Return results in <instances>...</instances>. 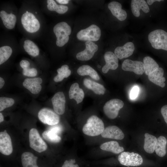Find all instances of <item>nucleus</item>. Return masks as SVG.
Wrapping results in <instances>:
<instances>
[{
	"mask_svg": "<svg viewBox=\"0 0 167 167\" xmlns=\"http://www.w3.org/2000/svg\"><path fill=\"white\" fill-rule=\"evenodd\" d=\"M4 121V117L2 113H0V122H2Z\"/></svg>",
	"mask_w": 167,
	"mask_h": 167,
	"instance_id": "79ce46f5",
	"label": "nucleus"
},
{
	"mask_svg": "<svg viewBox=\"0 0 167 167\" xmlns=\"http://www.w3.org/2000/svg\"><path fill=\"white\" fill-rule=\"evenodd\" d=\"M5 83L4 80L3 78L0 77V88L1 89L4 86Z\"/></svg>",
	"mask_w": 167,
	"mask_h": 167,
	"instance_id": "a19ab883",
	"label": "nucleus"
},
{
	"mask_svg": "<svg viewBox=\"0 0 167 167\" xmlns=\"http://www.w3.org/2000/svg\"><path fill=\"white\" fill-rule=\"evenodd\" d=\"M164 74L163 69L161 67H159L148 75V79L155 84L164 88L165 85V78L163 76Z\"/></svg>",
	"mask_w": 167,
	"mask_h": 167,
	"instance_id": "6ab92c4d",
	"label": "nucleus"
},
{
	"mask_svg": "<svg viewBox=\"0 0 167 167\" xmlns=\"http://www.w3.org/2000/svg\"><path fill=\"white\" fill-rule=\"evenodd\" d=\"M21 22L24 28L30 33L36 32L40 28V24L38 20L30 12H25L22 15Z\"/></svg>",
	"mask_w": 167,
	"mask_h": 167,
	"instance_id": "6e6552de",
	"label": "nucleus"
},
{
	"mask_svg": "<svg viewBox=\"0 0 167 167\" xmlns=\"http://www.w3.org/2000/svg\"><path fill=\"white\" fill-rule=\"evenodd\" d=\"M70 99H74L78 104L81 102L84 98V93L83 90L79 87L77 83L73 84L71 86L69 91Z\"/></svg>",
	"mask_w": 167,
	"mask_h": 167,
	"instance_id": "412c9836",
	"label": "nucleus"
},
{
	"mask_svg": "<svg viewBox=\"0 0 167 167\" xmlns=\"http://www.w3.org/2000/svg\"><path fill=\"white\" fill-rule=\"evenodd\" d=\"M38 118L43 123L51 126L58 124L60 121L58 114L54 111L47 108H44L40 110Z\"/></svg>",
	"mask_w": 167,
	"mask_h": 167,
	"instance_id": "1a4fd4ad",
	"label": "nucleus"
},
{
	"mask_svg": "<svg viewBox=\"0 0 167 167\" xmlns=\"http://www.w3.org/2000/svg\"><path fill=\"white\" fill-rule=\"evenodd\" d=\"M42 136L45 140L50 142L58 143L61 140L58 134L49 129L43 132Z\"/></svg>",
	"mask_w": 167,
	"mask_h": 167,
	"instance_id": "7c9ffc66",
	"label": "nucleus"
},
{
	"mask_svg": "<svg viewBox=\"0 0 167 167\" xmlns=\"http://www.w3.org/2000/svg\"><path fill=\"white\" fill-rule=\"evenodd\" d=\"M124 105L122 100L113 99L105 103L103 107V111L109 118L114 119L118 116L119 110L123 108Z\"/></svg>",
	"mask_w": 167,
	"mask_h": 167,
	"instance_id": "39448f33",
	"label": "nucleus"
},
{
	"mask_svg": "<svg viewBox=\"0 0 167 167\" xmlns=\"http://www.w3.org/2000/svg\"><path fill=\"white\" fill-rule=\"evenodd\" d=\"M122 6L120 3L116 1L110 2L108 6L112 15L121 21L125 20L127 16L126 11L122 9Z\"/></svg>",
	"mask_w": 167,
	"mask_h": 167,
	"instance_id": "a211bd4d",
	"label": "nucleus"
},
{
	"mask_svg": "<svg viewBox=\"0 0 167 167\" xmlns=\"http://www.w3.org/2000/svg\"><path fill=\"white\" fill-rule=\"evenodd\" d=\"M37 157L32 153L26 152L21 155V162L23 167H38L36 164Z\"/></svg>",
	"mask_w": 167,
	"mask_h": 167,
	"instance_id": "b1692460",
	"label": "nucleus"
},
{
	"mask_svg": "<svg viewBox=\"0 0 167 167\" xmlns=\"http://www.w3.org/2000/svg\"><path fill=\"white\" fill-rule=\"evenodd\" d=\"M139 88L137 86H135L131 89L130 92V96L132 100L135 99L139 94Z\"/></svg>",
	"mask_w": 167,
	"mask_h": 167,
	"instance_id": "c9c22d12",
	"label": "nucleus"
},
{
	"mask_svg": "<svg viewBox=\"0 0 167 167\" xmlns=\"http://www.w3.org/2000/svg\"><path fill=\"white\" fill-rule=\"evenodd\" d=\"M122 68L124 71L133 72L139 75H142L145 72V66L143 62L129 59L123 61Z\"/></svg>",
	"mask_w": 167,
	"mask_h": 167,
	"instance_id": "9d476101",
	"label": "nucleus"
},
{
	"mask_svg": "<svg viewBox=\"0 0 167 167\" xmlns=\"http://www.w3.org/2000/svg\"><path fill=\"white\" fill-rule=\"evenodd\" d=\"M161 111L164 120L167 124V105L162 106L161 109Z\"/></svg>",
	"mask_w": 167,
	"mask_h": 167,
	"instance_id": "e433bc0d",
	"label": "nucleus"
},
{
	"mask_svg": "<svg viewBox=\"0 0 167 167\" xmlns=\"http://www.w3.org/2000/svg\"><path fill=\"white\" fill-rule=\"evenodd\" d=\"M83 84L86 88L91 90L96 94L104 95L105 93V89L101 84L87 79H84Z\"/></svg>",
	"mask_w": 167,
	"mask_h": 167,
	"instance_id": "4be33fe9",
	"label": "nucleus"
},
{
	"mask_svg": "<svg viewBox=\"0 0 167 167\" xmlns=\"http://www.w3.org/2000/svg\"><path fill=\"white\" fill-rule=\"evenodd\" d=\"M118 160L121 165L127 166H139L143 162L141 156L133 152H122L119 155Z\"/></svg>",
	"mask_w": 167,
	"mask_h": 167,
	"instance_id": "423d86ee",
	"label": "nucleus"
},
{
	"mask_svg": "<svg viewBox=\"0 0 167 167\" xmlns=\"http://www.w3.org/2000/svg\"><path fill=\"white\" fill-rule=\"evenodd\" d=\"M75 159L66 160L64 161L62 167H79L77 164H74L75 163Z\"/></svg>",
	"mask_w": 167,
	"mask_h": 167,
	"instance_id": "f704fd0d",
	"label": "nucleus"
},
{
	"mask_svg": "<svg viewBox=\"0 0 167 167\" xmlns=\"http://www.w3.org/2000/svg\"><path fill=\"white\" fill-rule=\"evenodd\" d=\"M85 49L76 55L77 59L82 61H88L92 58L98 50V45L92 41H87L85 43Z\"/></svg>",
	"mask_w": 167,
	"mask_h": 167,
	"instance_id": "9b49d317",
	"label": "nucleus"
},
{
	"mask_svg": "<svg viewBox=\"0 0 167 167\" xmlns=\"http://www.w3.org/2000/svg\"><path fill=\"white\" fill-rule=\"evenodd\" d=\"M69 68L68 65H64L58 68L57 70L58 75L54 77V81L56 82H59L62 81L64 78L68 77L71 73V71Z\"/></svg>",
	"mask_w": 167,
	"mask_h": 167,
	"instance_id": "c85d7f7f",
	"label": "nucleus"
},
{
	"mask_svg": "<svg viewBox=\"0 0 167 167\" xmlns=\"http://www.w3.org/2000/svg\"><path fill=\"white\" fill-rule=\"evenodd\" d=\"M15 103L13 99L5 97H0V111L4 110L6 108L12 106Z\"/></svg>",
	"mask_w": 167,
	"mask_h": 167,
	"instance_id": "473e14b6",
	"label": "nucleus"
},
{
	"mask_svg": "<svg viewBox=\"0 0 167 167\" xmlns=\"http://www.w3.org/2000/svg\"><path fill=\"white\" fill-rule=\"evenodd\" d=\"M105 64L102 68L104 73H107L109 69L115 70L118 67V58L114 53L111 51L106 52L104 55Z\"/></svg>",
	"mask_w": 167,
	"mask_h": 167,
	"instance_id": "4468645a",
	"label": "nucleus"
},
{
	"mask_svg": "<svg viewBox=\"0 0 167 167\" xmlns=\"http://www.w3.org/2000/svg\"><path fill=\"white\" fill-rule=\"evenodd\" d=\"M42 82V79L40 77L26 78L24 80L23 85L31 93L36 94L41 91L42 88L41 84Z\"/></svg>",
	"mask_w": 167,
	"mask_h": 167,
	"instance_id": "2eb2a0df",
	"label": "nucleus"
},
{
	"mask_svg": "<svg viewBox=\"0 0 167 167\" xmlns=\"http://www.w3.org/2000/svg\"><path fill=\"white\" fill-rule=\"evenodd\" d=\"M30 64L29 62L25 60H22L20 62V65L23 69L29 68Z\"/></svg>",
	"mask_w": 167,
	"mask_h": 167,
	"instance_id": "4c0bfd02",
	"label": "nucleus"
},
{
	"mask_svg": "<svg viewBox=\"0 0 167 167\" xmlns=\"http://www.w3.org/2000/svg\"><path fill=\"white\" fill-rule=\"evenodd\" d=\"M56 1L61 4H67L69 2V0H57Z\"/></svg>",
	"mask_w": 167,
	"mask_h": 167,
	"instance_id": "58836bf2",
	"label": "nucleus"
},
{
	"mask_svg": "<svg viewBox=\"0 0 167 167\" xmlns=\"http://www.w3.org/2000/svg\"><path fill=\"white\" fill-rule=\"evenodd\" d=\"M101 31L95 24H92L87 28L82 29L77 33V38L84 41H97L100 38Z\"/></svg>",
	"mask_w": 167,
	"mask_h": 167,
	"instance_id": "20e7f679",
	"label": "nucleus"
},
{
	"mask_svg": "<svg viewBox=\"0 0 167 167\" xmlns=\"http://www.w3.org/2000/svg\"><path fill=\"white\" fill-rule=\"evenodd\" d=\"M100 148L102 150L116 154L121 153L124 150L123 148L120 146L118 142L113 141L102 143L100 145Z\"/></svg>",
	"mask_w": 167,
	"mask_h": 167,
	"instance_id": "5701e85b",
	"label": "nucleus"
},
{
	"mask_svg": "<svg viewBox=\"0 0 167 167\" xmlns=\"http://www.w3.org/2000/svg\"><path fill=\"white\" fill-rule=\"evenodd\" d=\"M148 38L154 48L167 51L166 32L162 29H156L151 32L148 35Z\"/></svg>",
	"mask_w": 167,
	"mask_h": 167,
	"instance_id": "f03ea898",
	"label": "nucleus"
},
{
	"mask_svg": "<svg viewBox=\"0 0 167 167\" xmlns=\"http://www.w3.org/2000/svg\"><path fill=\"white\" fill-rule=\"evenodd\" d=\"M161 1H163V0H147V3L148 5H152L153 3L155 2H161Z\"/></svg>",
	"mask_w": 167,
	"mask_h": 167,
	"instance_id": "ea45409f",
	"label": "nucleus"
},
{
	"mask_svg": "<svg viewBox=\"0 0 167 167\" xmlns=\"http://www.w3.org/2000/svg\"><path fill=\"white\" fill-rule=\"evenodd\" d=\"M47 7L50 11H55L60 14H63L66 12L68 9V7L66 6L58 5L55 1L53 0H48Z\"/></svg>",
	"mask_w": 167,
	"mask_h": 167,
	"instance_id": "c756f323",
	"label": "nucleus"
},
{
	"mask_svg": "<svg viewBox=\"0 0 167 167\" xmlns=\"http://www.w3.org/2000/svg\"><path fill=\"white\" fill-rule=\"evenodd\" d=\"M37 73V71L35 68H28L23 69V75L31 77H35Z\"/></svg>",
	"mask_w": 167,
	"mask_h": 167,
	"instance_id": "72a5a7b5",
	"label": "nucleus"
},
{
	"mask_svg": "<svg viewBox=\"0 0 167 167\" xmlns=\"http://www.w3.org/2000/svg\"><path fill=\"white\" fill-rule=\"evenodd\" d=\"M12 52V49L9 46H4L0 48V65L4 63L9 58Z\"/></svg>",
	"mask_w": 167,
	"mask_h": 167,
	"instance_id": "2f4dec72",
	"label": "nucleus"
},
{
	"mask_svg": "<svg viewBox=\"0 0 167 167\" xmlns=\"http://www.w3.org/2000/svg\"><path fill=\"white\" fill-rule=\"evenodd\" d=\"M144 136V150L148 153H152L155 151L157 139L154 136L148 133H145Z\"/></svg>",
	"mask_w": 167,
	"mask_h": 167,
	"instance_id": "393cba45",
	"label": "nucleus"
},
{
	"mask_svg": "<svg viewBox=\"0 0 167 167\" xmlns=\"http://www.w3.org/2000/svg\"><path fill=\"white\" fill-rule=\"evenodd\" d=\"M53 31L57 37L56 44L61 47L68 42L69 36L71 34V30L70 26L66 23L62 22L54 27Z\"/></svg>",
	"mask_w": 167,
	"mask_h": 167,
	"instance_id": "7ed1b4c3",
	"label": "nucleus"
},
{
	"mask_svg": "<svg viewBox=\"0 0 167 167\" xmlns=\"http://www.w3.org/2000/svg\"><path fill=\"white\" fill-rule=\"evenodd\" d=\"M101 135L103 138L117 140H122L124 137L122 131L115 126H110L105 127Z\"/></svg>",
	"mask_w": 167,
	"mask_h": 167,
	"instance_id": "dca6fc26",
	"label": "nucleus"
},
{
	"mask_svg": "<svg viewBox=\"0 0 167 167\" xmlns=\"http://www.w3.org/2000/svg\"><path fill=\"white\" fill-rule=\"evenodd\" d=\"M13 151V147L10 136L6 131L0 132V152L5 155H10Z\"/></svg>",
	"mask_w": 167,
	"mask_h": 167,
	"instance_id": "ddd939ff",
	"label": "nucleus"
},
{
	"mask_svg": "<svg viewBox=\"0 0 167 167\" xmlns=\"http://www.w3.org/2000/svg\"><path fill=\"white\" fill-rule=\"evenodd\" d=\"M143 61L145 66L144 73L147 75L159 68L156 61L149 56L144 57Z\"/></svg>",
	"mask_w": 167,
	"mask_h": 167,
	"instance_id": "bb28decb",
	"label": "nucleus"
},
{
	"mask_svg": "<svg viewBox=\"0 0 167 167\" xmlns=\"http://www.w3.org/2000/svg\"><path fill=\"white\" fill-rule=\"evenodd\" d=\"M77 72L81 76L89 75L96 80H99L100 79L97 72L88 65H83L79 67L77 70Z\"/></svg>",
	"mask_w": 167,
	"mask_h": 167,
	"instance_id": "a878e982",
	"label": "nucleus"
},
{
	"mask_svg": "<svg viewBox=\"0 0 167 167\" xmlns=\"http://www.w3.org/2000/svg\"><path fill=\"white\" fill-rule=\"evenodd\" d=\"M134 50L133 43L129 42L126 43L122 46L116 47L114 50V54L118 58L121 59L131 55Z\"/></svg>",
	"mask_w": 167,
	"mask_h": 167,
	"instance_id": "f3484780",
	"label": "nucleus"
},
{
	"mask_svg": "<svg viewBox=\"0 0 167 167\" xmlns=\"http://www.w3.org/2000/svg\"><path fill=\"white\" fill-rule=\"evenodd\" d=\"M167 143L166 138L163 136H160L157 139L155 151L156 154L159 156L162 157L165 155Z\"/></svg>",
	"mask_w": 167,
	"mask_h": 167,
	"instance_id": "cd10ccee",
	"label": "nucleus"
},
{
	"mask_svg": "<svg viewBox=\"0 0 167 167\" xmlns=\"http://www.w3.org/2000/svg\"><path fill=\"white\" fill-rule=\"evenodd\" d=\"M104 129L102 120L96 116L93 115L88 119L83 127L82 131L86 135L95 136L101 134Z\"/></svg>",
	"mask_w": 167,
	"mask_h": 167,
	"instance_id": "f257e3e1",
	"label": "nucleus"
},
{
	"mask_svg": "<svg viewBox=\"0 0 167 167\" xmlns=\"http://www.w3.org/2000/svg\"><path fill=\"white\" fill-rule=\"evenodd\" d=\"M131 7L132 14L137 17L140 16V9L145 13H148L150 11L148 4L144 0H131Z\"/></svg>",
	"mask_w": 167,
	"mask_h": 167,
	"instance_id": "aec40b11",
	"label": "nucleus"
},
{
	"mask_svg": "<svg viewBox=\"0 0 167 167\" xmlns=\"http://www.w3.org/2000/svg\"><path fill=\"white\" fill-rule=\"evenodd\" d=\"M54 111L58 114L62 115L65 112L66 99L63 92H58L51 99Z\"/></svg>",
	"mask_w": 167,
	"mask_h": 167,
	"instance_id": "f8f14e48",
	"label": "nucleus"
},
{
	"mask_svg": "<svg viewBox=\"0 0 167 167\" xmlns=\"http://www.w3.org/2000/svg\"><path fill=\"white\" fill-rule=\"evenodd\" d=\"M29 139L30 147L36 151L40 153L47 149V144L35 128L30 129L29 134Z\"/></svg>",
	"mask_w": 167,
	"mask_h": 167,
	"instance_id": "0eeeda50",
	"label": "nucleus"
}]
</instances>
